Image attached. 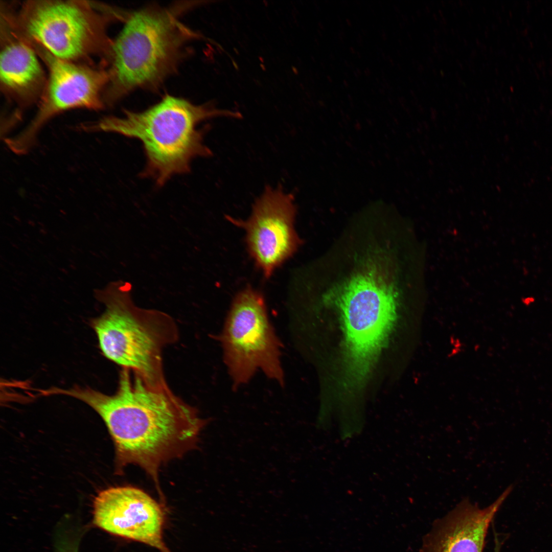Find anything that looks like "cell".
<instances>
[{"instance_id": "6da1fadb", "label": "cell", "mask_w": 552, "mask_h": 552, "mask_svg": "<svg viewBox=\"0 0 552 552\" xmlns=\"http://www.w3.org/2000/svg\"><path fill=\"white\" fill-rule=\"evenodd\" d=\"M60 393L85 403L102 418L114 442L118 472L135 465L156 484L160 467L195 448L208 423L167 384L152 385L126 369L113 395L78 386Z\"/></svg>"}, {"instance_id": "7a4b0ae2", "label": "cell", "mask_w": 552, "mask_h": 552, "mask_svg": "<svg viewBox=\"0 0 552 552\" xmlns=\"http://www.w3.org/2000/svg\"><path fill=\"white\" fill-rule=\"evenodd\" d=\"M197 5L150 6L127 15L105 61L109 78L105 104H114L136 89L155 87L176 70L185 45L200 37L180 17Z\"/></svg>"}, {"instance_id": "3957f363", "label": "cell", "mask_w": 552, "mask_h": 552, "mask_svg": "<svg viewBox=\"0 0 552 552\" xmlns=\"http://www.w3.org/2000/svg\"><path fill=\"white\" fill-rule=\"evenodd\" d=\"M241 118L240 113L221 110L209 104L195 105L167 95L158 103L140 112L124 110L123 117L108 116L81 124L86 131L117 133L139 140L143 145L146 166L142 176L152 178L159 186L172 176L188 173L197 157H208L211 150L203 143L201 122L214 117Z\"/></svg>"}, {"instance_id": "277c9868", "label": "cell", "mask_w": 552, "mask_h": 552, "mask_svg": "<svg viewBox=\"0 0 552 552\" xmlns=\"http://www.w3.org/2000/svg\"><path fill=\"white\" fill-rule=\"evenodd\" d=\"M5 10L31 44L75 62L93 63L94 56L105 61L112 43L108 26L125 18L124 12L116 8L85 1H28L19 6L7 4Z\"/></svg>"}, {"instance_id": "5b68a950", "label": "cell", "mask_w": 552, "mask_h": 552, "mask_svg": "<svg viewBox=\"0 0 552 552\" xmlns=\"http://www.w3.org/2000/svg\"><path fill=\"white\" fill-rule=\"evenodd\" d=\"M131 288L129 283L118 281L104 294L105 310L92 323L100 348L107 359L150 384H166L162 353L178 340L177 325L163 311L137 306Z\"/></svg>"}, {"instance_id": "8992f818", "label": "cell", "mask_w": 552, "mask_h": 552, "mask_svg": "<svg viewBox=\"0 0 552 552\" xmlns=\"http://www.w3.org/2000/svg\"><path fill=\"white\" fill-rule=\"evenodd\" d=\"M344 349L347 387L358 389L366 380L395 325L398 293L375 264L357 272L336 291Z\"/></svg>"}, {"instance_id": "52a82bcc", "label": "cell", "mask_w": 552, "mask_h": 552, "mask_svg": "<svg viewBox=\"0 0 552 552\" xmlns=\"http://www.w3.org/2000/svg\"><path fill=\"white\" fill-rule=\"evenodd\" d=\"M220 340L224 360L235 387L247 382L259 370L284 384L281 344L259 292L247 287L236 295Z\"/></svg>"}, {"instance_id": "ba28073f", "label": "cell", "mask_w": 552, "mask_h": 552, "mask_svg": "<svg viewBox=\"0 0 552 552\" xmlns=\"http://www.w3.org/2000/svg\"><path fill=\"white\" fill-rule=\"evenodd\" d=\"M32 46L46 65L48 75L33 119L19 134L5 141L9 149L17 154L30 149L41 128L57 114L75 108L102 109L109 78L106 66L101 63L96 66L63 60Z\"/></svg>"}, {"instance_id": "9c48e42d", "label": "cell", "mask_w": 552, "mask_h": 552, "mask_svg": "<svg viewBox=\"0 0 552 552\" xmlns=\"http://www.w3.org/2000/svg\"><path fill=\"white\" fill-rule=\"evenodd\" d=\"M294 196L281 185H266L245 220L227 217L245 231L250 255L263 275L269 278L296 251L300 240L294 228Z\"/></svg>"}, {"instance_id": "30bf717a", "label": "cell", "mask_w": 552, "mask_h": 552, "mask_svg": "<svg viewBox=\"0 0 552 552\" xmlns=\"http://www.w3.org/2000/svg\"><path fill=\"white\" fill-rule=\"evenodd\" d=\"M93 521L109 534L170 552L163 539V510L139 488L116 487L99 492L94 501Z\"/></svg>"}, {"instance_id": "8fae6325", "label": "cell", "mask_w": 552, "mask_h": 552, "mask_svg": "<svg viewBox=\"0 0 552 552\" xmlns=\"http://www.w3.org/2000/svg\"><path fill=\"white\" fill-rule=\"evenodd\" d=\"M508 486L492 503L481 508L463 499L435 520L422 539L419 552H483L491 523L512 491Z\"/></svg>"}, {"instance_id": "7c38bea8", "label": "cell", "mask_w": 552, "mask_h": 552, "mask_svg": "<svg viewBox=\"0 0 552 552\" xmlns=\"http://www.w3.org/2000/svg\"><path fill=\"white\" fill-rule=\"evenodd\" d=\"M0 84L5 96L21 107L39 102L47 76L32 44L1 13Z\"/></svg>"}, {"instance_id": "4fadbf2b", "label": "cell", "mask_w": 552, "mask_h": 552, "mask_svg": "<svg viewBox=\"0 0 552 552\" xmlns=\"http://www.w3.org/2000/svg\"><path fill=\"white\" fill-rule=\"evenodd\" d=\"M63 548L64 550L61 551V552H77V548L75 547L73 545H70V547L68 546L67 547L64 546Z\"/></svg>"}, {"instance_id": "5bb4252c", "label": "cell", "mask_w": 552, "mask_h": 552, "mask_svg": "<svg viewBox=\"0 0 552 552\" xmlns=\"http://www.w3.org/2000/svg\"><path fill=\"white\" fill-rule=\"evenodd\" d=\"M493 552H500V550L499 548H496L494 549Z\"/></svg>"}]
</instances>
